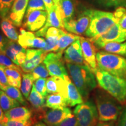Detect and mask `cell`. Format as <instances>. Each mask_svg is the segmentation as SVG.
<instances>
[{
	"label": "cell",
	"instance_id": "23",
	"mask_svg": "<svg viewBox=\"0 0 126 126\" xmlns=\"http://www.w3.org/2000/svg\"><path fill=\"white\" fill-rule=\"evenodd\" d=\"M68 106L67 100L60 93L51 94L46 98V106L50 109L62 108Z\"/></svg>",
	"mask_w": 126,
	"mask_h": 126
},
{
	"label": "cell",
	"instance_id": "9",
	"mask_svg": "<svg viewBox=\"0 0 126 126\" xmlns=\"http://www.w3.org/2000/svg\"><path fill=\"white\" fill-rule=\"evenodd\" d=\"M90 39L95 46L107 42H124L126 41V33L122 31L117 22L103 34Z\"/></svg>",
	"mask_w": 126,
	"mask_h": 126
},
{
	"label": "cell",
	"instance_id": "3",
	"mask_svg": "<svg viewBox=\"0 0 126 126\" xmlns=\"http://www.w3.org/2000/svg\"><path fill=\"white\" fill-rule=\"evenodd\" d=\"M99 85L116 99L122 105L126 103V80L99 68L93 71Z\"/></svg>",
	"mask_w": 126,
	"mask_h": 126
},
{
	"label": "cell",
	"instance_id": "10",
	"mask_svg": "<svg viewBox=\"0 0 126 126\" xmlns=\"http://www.w3.org/2000/svg\"><path fill=\"white\" fill-rule=\"evenodd\" d=\"M48 13L43 10H35L25 16L23 28L31 32H36L45 25Z\"/></svg>",
	"mask_w": 126,
	"mask_h": 126
},
{
	"label": "cell",
	"instance_id": "37",
	"mask_svg": "<svg viewBox=\"0 0 126 126\" xmlns=\"http://www.w3.org/2000/svg\"><path fill=\"white\" fill-rule=\"evenodd\" d=\"M46 81L47 79L46 78H39L35 80L33 84L36 90L45 98H46L48 94L47 92Z\"/></svg>",
	"mask_w": 126,
	"mask_h": 126
},
{
	"label": "cell",
	"instance_id": "19",
	"mask_svg": "<svg viewBox=\"0 0 126 126\" xmlns=\"http://www.w3.org/2000/svg\"><path fill=\"white\" fill-rule=\"evenodd\" d=\"M66 84H67V102L69 106H74L83 102V97L81 96L76 86L72 82L68 75L65 77Z\"/></svg>",
	"mask_w": 126,
	"mask_h": 126
},
{
	"label": "cell",
	"instance_id": "31",
	"mask_svg": "<svg viewBox=\"0 0 126 126\" xmlns=\"http://www.w3.org/2000/svg\"><path fill=\"white\" fill-rule=\"evenodd\" d=\"M4 92L9 97H11V98L15 99V100H17L18 102H19L20 104H22L23 105H27L26 100L23 98V95L22 94L20 91L19 90V88L13 86L9 85L6 88Z\"/></svg>",
	"mask_w": 126,
	"mask_h": 126
},
{
	"label": "cell",
	"instance_id": "18",
	"mask_svg": "<svg viewBox=\"0 0 126 126\" xmlns=\"http://www.w3.org/2000/svg\"><path fill=\"white\" fill-rule=\"evenodd\" d=\"M46 88L47 92L48 94L60 93L65 97L67 101V84H66L65 79H64L60 77L52 76L49 78H47L46 81Z\"/></svg>",
	"mask_w": 126,
	"mask_h": 126
},
{
	"label": "cell",
	"instance_id": "30",
	"mask_svg": "<svg viewBox=\"0 0 126 126\" xmlns=\"http://www.w3.org/2000/svg\"><path fill=\"white\" fill-rule=\"evenodd\" d=\"M34 81L33 77L31 73H26L22 74V81L20 86V90L23 95L26 99H28L31 92V88Z\"/></svg>",
	"mask_w": 126,
	"mask_h": 126
},
{
	"label": "cell",
	"instance_id": "32",
	"mask_svg": "<svg viewBox=\"0 0 126 126\" xmlns=\"http://www.w3.org/2000/svg\"><path fill=\"white\" fill-rule=\"evenodd\" d=\"M32 74L34 81L39 78H46L49 76L50 74L43 63H40L32 71Z\"/></svg>",
	"mask_w": 126,
	"mask_h": 126
},
{
	"label": "cell",
	"instance_id": "47",
	"mask_svg": "<svg viewBox=\"0 0 126 126\" xmlns=\"http://www.w3.org/2000/svg\"><path fill=\"white\" fill-rule=\"evenodd\" d=\"M115 121H108V122H99L97 123V126H116Z\"/></svg>",
	"mask_w": 126,
	"mask_h": 126
},
{
	"label": "cell",
	"instance_id": "50",
	"mask_svg": "<svg viewBox=\"0 0 126 126\" xmlns=\"http://www.w3.org/2000/svg\"><path fill=\"white\" fill-rule=\"evenodd\" d=\"M33 126H47L45 124H44L43 123L39 122V123H37L34 124Z\"/></svg>",
	"mask_w": 126,
	"mask_h": 126
},
{
	"label": "cell",
	"instance_id": "29",
	"mask_svg": "<svg viewBox=\"0 0 126 126\" xmlns=\"http://www.w3.org/2000/svg\"><path fill=\"white\" fill-rule=\"evenodd\" d=\"M35 37L36 35L33 33L26 31L24 29H20L18 42L23 48H32Z\"/></svg>",
	"mask_w": 126,
	"mask_h": 126
},
{
	"label": "cell",
	"instance_id": "17",
	"mask_svg": "<svg viewBox=\"0 0 126 126\" xmlns=\"http://www.w3.org/2000/svg\"><path fill=\"white\" fill-rule=\"evenodd\" d=\"M29 0H15L9 12V18L16 26H21Z\"/></svg>",
	"mask_w": 126,
	"mask_h": 126
},
{
	"label": "cell",
	"instance_id": "36",
	"mask_svg": "<svg viewBox=\"0 0 126 126\" xmlns=\"http://www.w3.org/2000/svg\"><path fill=\"white\" fill-rule=\"evenodd\" d=\"M15 0H0V18L7 16Z\"/></svg>",
	"mask_w": 126,
	"mask_h": 126
},
{
	"label": "cell",
	"instance_id": "15",
	"mask_svg": "<svg viewBox=\"0 0 126 126\" xmlns=\"http://www.w3.org/2000/svg\"><path fill=\"white\" fill-rule=\"evenodd\" d=\"M4 51L14 63L19 66L21 65L25 60L26 50L15 41H8Z\"/></svg>",
	"mask_w": 126,
	"mask_h": 126
},
{
	"label": "cell",
	"instance_id": "5",
	"mask_svg": "<svg viewBox=\"0 0 126 126\" xmlns=\"http://www.w3.org/2000/svg\"><path fill=\"white\" fill-rule=\"evenodd\" d=\"M97 68L126 80V59L120 55L100 51L96 53Z\"/></svg>",
	"mask_w": 126,
	"mask_h": 126
},
{
	"label": "cell",
	"instance_id": "14",
	"mask_svg": "<svg viewBox=\"0 0 126 126\" xmlns=\"http://www.w3.org/2000/svg\"><path fill=\"white\" fill-rule=\"evenodd\" d=\"M50 27H54L60 29L64 28L60 7L55 6L54 9L48 12L45 25L43 28L37 31L34 34L36 37H45L47 29Z\"/></svg>",
	"mask_w": 126,
	"mask_h": 126
},
{
	"label": "cell",
	"instance_id": "12",
	"mask_svg": "<svg viewBox=\"0 0 126 126\" xmlns=\"http://www.w3.org/2000/svg\"><path fill=\"white\" fill-rule=\"evenodd\" d=\"M83 58L86 64L94 71L97 68L96 61L97 48L90 39L80 37Z\"/></svg>",
	"mask_w": 126,
	"mask_h": 126
},
{
	"label": "cell",
	"instance_id": "11",
	"mask_svg": "<svg viewBox=\"0 0 126 126\" xmlns=\"http://www.w3.org/2000/svg\"><path fill=\"white\" fill-rule=\"evenodd\" d=\"M46 55L43 49H27L25 60L20 67L24 72H32L37 65L43 63Z\"/></svg>",
	"mask_w": 126,
	"mask_h": 126
},
{
	"label": "cell",
	"instance_id": "42",
	"mask_svg": "<svg viewBox=\"0 0 126 126\" xmlns=\"http://www.w3.org/2000/svg\"><path fill=\"white\" fill-rule=\"evenodd\" d=\"M46 45V40L43 37H36L34 39L32 48H37L39 49H43Z\"/></svg>",
	"mask_w": 126,
	"mask_h": 126
},
{
	"label": "cell",
	"instance_id": "25",
	"mask_svg": "<svg viewBox=\"0 0 126 126\" xmlns=\"http://www.w3.org/2000/svg\"><path fill=\"white\" fill-rule=\"evenodd\" d=\"M81 36L75 35L72 33H67L64 32V33L61 35L59 39L57 47L56 52H63L75 40L80 39Z\"/></svg>",
	"mask_w": 126,
	"mask_h": 126
},
{
	"label": "cell",
	"instance_id": "43",
	"mask_svg": "<svg viewBox=\"0 0 126 126\" xmlns=\"http://www.w3.org/2000/svg\"><path fill=\"white\" fill-rule=\"evenodd\" d=\"M117 126H126V106L121 111L119 117Z\"/></svg>",
	"mask_w": 126,
	"mask_h": 126
},
{
	"label": "cell",
	"instance_id": "46",
	"mask_svg": "<svg viewBox=\"0 0 126 126\" xmlns=\"http://www.w3.org/2000/svg\"><path fill=\"white\" fill-rule=\"evenodd\" d=\"M8 41V40H7L2 34L0 33V51H4Z\"/></svg>",
	"mask_w": 126,
	"mask_h": 126
},
{
	"label": "cell",
	"instance_id": "1",
	"mask_svg": "<svg viewBox=\"0 0 126 126\" xmlns=\"http://www.w3.org/2000/svg\"><path fill=\"white\" fill-rule=\"evenodd\" d=\"M66 67L73 83L83 99H87L97 86L96 78L92 69L86 64L66 63Z\"/></svg>",
	"mask_w": 126,
	"mask_h": 126
},
{
	"label": "cell",
	"instance_id": "34",
	"mask_svg": "<svg viewBox=\"0 0 126 126\" xmlns=\"http://www.w3.org/2000/svg\"><path fill=\"white\" fill-rule=\"evenodd\" d=\"M60 36H47L46 37V45L43 50L46 53H47L48 52L54 51L56 52L58 42Z\"/></svg>",
	"mask_w": 126,
	"mask_h": 126
},
{
	"label": "cell",
	"instance_id": "16",
	"mask_svg": "<svg viewBox=\"0 0 126 126\" xmlns=\"http://www.w3.org/2000/svg\"><path fill=\"white\" fill-rule=\"evenodd\" d=\"M64 59L66 63L86 64L83 56L80 39L75 40L65 50Z\"/></svg>",
	"mask_w": 126,
	"mask_h": 126
},
{
	"label": "cell",
	"instance_id": "6",
	"mask_svg": "<svg viewBox=\"0 0 126 126\" xmlns=\"http://www.w3.org/2000/svg\"><path fill=\"white\" fill-rule=\"evenodd\" d=\"M78 126H97L99 114L95 104L88 100L79 104L74 110Z\"/></svg>",
	"mask_w": 126,
	"mask_h": 126
},
{
	"label": "cell",
	"instance_id": "41",
	"mask_svg": "<svg viewBox=\"0 0 126 126\" xmlns=\"http://www.w3.org/2000/svg\"><path fill=\"white\" fill-rule=\"evenodd\" d=\"M9 85L7 76L5 72V67L0 65V89L4 91Z\"/></svg>",
	"mask_w": 126,
	"mask_h": 126
},
{
	"label": "cell",
	"instance_id": "24",
	"mask_svg": "<svg viewBox=\"0 0 126 126\" xmlns=\"http://www.w3.org/2000/svg\"><path fill=\"white\" fill-rule=\"evenodd\" d=\"M45 99V97H44L42 94H39L36 90L34 86L33 85L31 93L29 94L28 100L31 103L32 106L33 107L34 109L38 110V111H41L45 107H46V106Z\"/></svg>",
	"mask_w": 126,
	"mask_h": 126
},
{
	"label": "cell",
	"instance_id": "20",
	"mask_svg": "<svg viewBox=\"0 0 126 126\" xmlns=\"http://www.w3.org/2000/svg\"><path fill=\"white\" fill-rule=\"evenodd\" d=\"M5 117L8 120L26 121L31 119L32 111L26 107H16L4 113Z\"/></svg>",
	"mask_w": 126,
	"mask_h": 126
},
{
	"label": "cell",
	"instance_id": "13",
	"mask_svg": "<svg viewBox=\"0 0 126 126\" xmlns=\"http://www.w3.org/2000/svg\"><path fill=\"white\" fill-rule=\"evenodd\" d=\"M72 114V111L70 108L64 107L47 110L43 113L41 118L47 126H52L59 124Z\"/></svg>",
	"mask_w": 126,
	"mask_h": 126
},
{
	"label": "cell",
	"instance_id": "39",
	"mask_svg": "<svg viewBox=\"0 0 126 126\" xmlns=\"http://www.w3.org/2000/svg\"><path fill=\"white\" fill-rule=\"evenodd\" d=\"M2 124L4 126H32L33 124V120L32 119L26 121L14 120H8L5 117Z\"/></svg>",
	"mask_w": 126,
	"mask_h": 126
},
{
	"label": "cell",
	"instance_id": "26",
	"mask_svg": "<svg viewBox=\"0 0 126 126\" xmlns=\"http://www.w3.org/2000/svg\"><path fill=\"white\" fill-rule=\"evenodd\" d=\"M60 9L63 24L65 22L71 19L74 17V8L72 0H62Z\"/></svg>",
	"mask_w": 126,
	"mask_h": 126
},
{
	"label": "cell",
	"instance_id": "27",
	"mask_svg": "<svg viewBox=\"0 0 126 126\" xmlns=\"http://www.w3.org/2000/svg\"><path fill=\"white\" fill-rule=\"evenodd\" d=\"M5 72L8 78L9 85L19 89L21 86V74L22 72L16 69L5 67Z\"/></svg>",
	"mask_w": 126,
	"mask_h": 126
},
{
	"label": "cell",
	"instance_id": "38",
	"mask_svg": "<svg viewBox=\"0 0 126 126\" xmlns=\"http://www.w3.org/2000/svg\"><path fill=\"white\" fill-rule=\"evenodd\" d=\"M102 5L108 8H126V0H97Z\"/></svg>",
	"mask_w": 126,
	"mask_h": 126
},
{
	"label": "cell",
	"instance_id": "45",
	"mask_svg": "<svg viewBox=\"0 0 126 126\" xmlns=\"http://www.w3.org/2000/svg\"><path fill=\"white\" fill-rule=\"evenodd\" d=\"M43 1L45 4V7L46 8V11L47 12V13H48L54 9L55 5L53 0H43Z\"/></svg>",
	"mask_w": 126,
	"mask_h": 126
},
{
	"label": "cell",
	"instance_id": "51",
	"mask_svg": "<svg viewBox=\"0 0 126 126\" xmlns=\"http://www.w3.org/2000/svg\"><path fill=\"white\" fill-rule=\"evenodd\" d=\"M0 126H4V125L2 123H0Z\"/></svg>",
	"mask_w": 126,
	"mask_h": 126
},
{
	"label": "cell",
	"instance_id": "21",
	"mask_svg": "<svg viewBox=\"0 0 126 126\" xmlns=\"http://www.w3.org/2000/svg\"><path fill=\"white\" fill-rule=\"evenodd\" d=\"M97 49H102L103 51L126 57V41L124 42H107L96 46Z\"/></svg>",
	"mask_w": 126,
	"mask_h": 126
},
{
	"label": "cell",
	"instance_id": "35",
	"mask_svg": "<svg viewBox=\"0 0 126 126\" xmlns=\"http://www.w3.org/2000/svg\"><path fill=\"white\" fill-rule=\"evenodd\" d=\"M0 65L7 68L16 69L21 72L23 71L22 68L19 67L20 66L14 63L13 61L6 55L4 51H0Z\"/></svg>",
	"mask_w": 126,
	"mask_h": 126
},
{
	"label": "cell",
	"instance_id": "44",
	"mask_svg": "<svg viewBox=\"0 0 126 126\" xmlns=\"http://www.w3.org/2000/svg\"><path fill=\"white\" fill-rule=\"evenodd\" d=\"M117 23L122 31L126 33V12L117 20Z\"/></svg>",
	"mask_w": 126,
	"mask_h": 126
},
{
	"label": "cell",
	"instance_id": "4",
	"mask_svg": "<svg viewBox=\"0 0 126 126\" xmlns=\"http://www.w3.org/2000/svg\"><path fill=\"white\" fill-rule=\"evenodd\" d=\"M90 14V23L85 33V36L90 39L103 34L117 23L114 13L91 9Z\"/></svg>",
	"mask_w": 126,
	"mask_h": 126
},
{
	"label": "cell",
	"instance_id": "28",
	"mask_svg": "<svg viewBox=\"0 0 126 126\" xmlns=\"http://www.w3.org/2000/svg\"><path fill=\"white\" fill-rule=\"evenodd\" d=\"M20 106V103L9 97L4 91L0 89V106L4 112Z\"/></svg>",
	"mask_w": 126,
	"mask_h": 126
},
{
	"label": "cell",
	"instance_id": "2",
	"mask_svg": "<svg viewBox=\"0 0 126 126\" xmlns=\"http://www.w3.org/2000/svg\"><path fill=\"white\" fill-rule=\"evenodd\" d=\"M99 121H116L123 109L122 104L106 91L97 89L94 94Z\"/></svg>",
	"mask_w": 126,
	"mask_h": 126
},
{
	"label": "cell",
	"instance_id": "49",
	"mask_svg": "<svg viewBox=\"0 0 126 126\" xmlns=\"http://www.w3.org/2000/svg\"><path fill=\"white\" fill-rule=\"evenodd\" d=\"M54 5L56 7H60V0H53Z\"/></svg>",
	"mask_w": 126,
	"mask_h": 126
},
{
	"label": "cell",
	"instance_id": "33",
	"mask_svg": "<svg viewBox=\"0 0 126 126\" xmlns=\"http://www.w3.org/2000/svg\"><path fill=\"white\" fill-rule=\"evenodd\" d=\"M35 10H46L43 0H29L25 15Z\"/></svg>",
	"mask_w": 126,
	"mask_h": 126
},
{
	"label": "cell",
	"instance_id": "40",
	"mask_svg": "<svg viewBox=\"0 0 126 126\" xmlns=\"http://www.w3.org/2000/svg\"><path fill=\"white\" fill-rule=\"evenodd\" d=\"M52 126H78V123L75 115L72 114L59 124Z\"/></svg>",
	"mask_w": 126,
	"mask_h": 126
},
{
	"label": "cell",
	"instance_id": "48",
	"mask_svg": "<svg viewBox=\"0 0 126 126\" xmlns=\"http://www.w3.org/2000/svg\"><path fill=\"white\" fill-rule=\"evenodd\" d=\"M3 110L2 109H1V106H0V123H3V122H4L5 118V114L4 112H3Z\"/></svg>",
	"mask_w": 126,
	"mask_h": 126
},
{
	"label": "cell",
	"instance_id": "52",
	"mask_svg": "<svg viewBox=\"0 0 126 126\" xmlns=\"http://www.w3.org/2000/svg\"><path fill=\"white\" fill-rule=\"evenodd\" d=\"M61 1H62V0H60V4H61Z\"/></svg>",
	"mask_w": 126,
	"mask_h": 126
},
{
	"label": "cell",
	"instance_id": "8",
	"mask_svg": "<svg viewBox=\"0 0 126 126\" xmlns=\"http://www.w3.org/2000/svg\"><path fill=\"white\" fill-rule=\"evenodd\" d=\"M91 9H86L77 18H72L64 23V28L69 32L77 35L85 33L91 20Z\"/></svg>",
	"mask_w": 126,
	"mask_h": 126
},
{
	"label": "cell",
	"instance_id": "22",
	"mask_svg": "<svg viewBox=\"0 0 126 126\" xmlns=\"http://www.w3.org/2000/svg\"><path fill=\"white\" fill-rule=\"evenodd\" d=\"M15 26L10 18L7 16L2 18L0 22V28L6 37L9 40L16 42L19 36Z\"/></svg>",
	"mask_w": 126,
	"mask_h": 126
},
{
	"label": "cell",
	"instance_id": "7",
	"mask_svg": "<svg viewBox=\"0 0 126 126\" xmlns=\"http://www.w3.org/2000/svg\"><path fill=\"white\" fill-rule=\"evenodd\" d=\"M63 52H54L47 54L43 63L52 77L65 79L68 75L63 58Z\"/></svg>",
	"mask_w": 126,
	"mask_h": 126
}]
</instances>
